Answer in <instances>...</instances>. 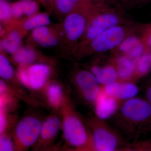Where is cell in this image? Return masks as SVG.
I'll return each instance as SVG.
<instances>
[{
  "label": "cell",
  "instance_id": "obj_1",
  "mask_svg": "<svg viewBox=\"0 0 151 151\" xmlns=\"http://www.w3.org/2000/svg\"><path fill=\"white\" fill-rule=\"evenodd\" d=\"M122 135L132 142L151 130V105L145 99L133 97L124 101L111 118Z\"/></svg>",
  "mask_w": 151,
  "mask_h": 151
},
{
  "label": "cell",
  "instance_id": "obj_2",
  "mask_svg": "<svg viewBox=\"0 0 151 151\" xmlns=\"http://www.w3.org/2000/svg\"><path fill=\"white\" fill-rule=\"evenodd\" d=\"M93 150L126 151L128 142L118 130L113 129L105 120L97 116L89 122Z\"/></svg>",
  "mask_w": 151,
  "mask_h": 151
},
{
  "label": "cell",
  "instance_id": "obj_3",
  "mask_svg": "<svg viewBox=\"0 0 151 151\" xmlns=\"http://www.w3.org/2000/svg\"><path fill=\"white\" fill-rule=\"evenodd\" d=\"M63 129L65 140L70 146L76 149L93 150L91 134L74 112H70L66 116Z\"/></svg>",
  "mask_w": 151,
  "mask_h": 151
},
{
  "label": "cell",
  "instance_id": "obj_4",
  "mask_svg": "<svg viewBox=\"0 0 151 151\" xmlns=\"http://www.w3.org/2000/svg\"><path fill=\"white\" fill-rule=\"evenodd\" d=\"M41 127L39 120L34 117L29 116L22 119L16 129L18 142L24 147L32 145L40 135Z\"/></svg>",
  "mask_w": 151,
  "mask_h": 151
},
{
  "label": "cell",
  "instance_id": "obj_5",
  "mask_svg": "<svg viewBox=\"0 0 151 151\" xmlns=\"http://www.w3.org/2000/svg\"><path fill=\"white\" fill-rule=\"evenodd\" d=\"M75 82L80 94L88 103L94 104L102 86L92 72L81 70L76 76Z\"/></svg>",
  "mask_w": 151,
  "mask_h": 151
},
{
  "label": "cell",
  "instance_id": "obj_6",
  "mask_svg": "<svg viewBox=\"0 0 151 151\" xmlns=\"http://www.w3.org/2000/svg\"><path fill=\"white\" fill-rule=\"evenodd\" d=\"M125 36L124 29L114 26L103 32L92 40V47L97 52H104L114 48L122 43Z\"/></svg>",
  "mask_w": 151,
  "mask_h": 151
},
{
  "label": "cell",
  "instance_id": "obj_7",
  "mask_svg": "<svg viewBox=\"0 0 151 151\" xmlns=\"http://www.w3.org/2000/svg\"><path fill=\"white\" fill-rule=\"evenodd\" d=\"M102 87L108 95L122 102L136 97L140 91L139 87L134 82L120 80Z\"/></svg>",
  "mask_w": 151,
  "mask_h": 151
},
{
  "label": "cell",
  "instance_id": "obj_8",
  "mask_svg": "<svg viewBox=\"0 0 151 151\" xmlns=\"http://www.w3.org/2000/svg\"><path fill=\"white\" fill-rule=\"evenodd\" d=\"M123 103L108 95L102 87L94 104L95 116L102 120L111 119L117 113Z\"/></svg>",
  "mask_w": 151,
  "mask_h": 151
},
{
  "label": "cell",
  "instance_id": "obj_9",
  "mask_svg": "<svg viewBox=\"0 0 151 151\" xmlns=\"http://www.w3.org/2000/svg\"><path fill=\"white\" fill-rule=\"evenodd\" d=\"M118 17L113 14H105L95 18L90 23L86 31V36L93 40L105 30L116 26L119 23Z\"/></svg>",
  "mask_w": 151,
  "mask_h": 151
},
{
  "label": "cell",
  "instance_id": "obj_10",
  "mask_svg": "<svg viewBox=\"0 0 151 151\" xmlns=\"http://www.w3.org/2000/svg\"><path fill=\"white\" fill-rule=\"evenodd\" d=\"M86 26V19L80 14H71L64 22V29L68 37L71 40L79 38L84 33Z\"/></svg>",
  "mask_w": 151,
  "mask_h": 151
},
{
  "label": "cell",
  "instance_id": "obj_11",
  "mask_svg": "<svg viewBox=\"0 0 151 151\" xmlns=\"http://www.w3.org/2000/svg\"><path fill=\"white\" fill-rule=\"evenodd\" d=\"M114 66L118 72V80L136 81V61L127 56H120L115 60Z\"/></svg>",
  "mask_w": 151,
  "mask_h": 151
},
{
  "label": "cell",
  "instance_id": "obj_12",
  "mask_svg": "<svg viewBox=\"0 0 151 151\" xmlns=\"http://www.w3.org/2000/svg\"><path fill=\"white\" fill-rule=\"evenodd\" d=\"M30 86L34 89L42 88L48 79L50 69L48 65L43 64H36L32 65L28 69Z\"/></svg>",
  "mask_w": 151,
  "mask_h": 151
},
{
  "label": "cell",
  "instance_id": "obj_13",
  "mask_svg": "<svg viewBox=\"0 0 151 151\" xmlns=\"http://www.w3.org/2000/svg\"><path fill=\"white\" fill-rule=\"evenodd\" d=\"M91 71L102 86L111 84L119 79L118 72L114 65H107L103 67L94 66Z\"/></svg>",
  "mask_w": 151,
  "mask_h": 151
},
{
  "label": "cell",
  "instance_id": "obj_14",
  "mask_svg": "<svg viewBox=\"0 0 151 151\" xmlns=\"http://www.w3.org/2000/svg\"><path fill=\"white\" fill-rule=\"evenodd\" d=\"M120 45V50L126 55L133 59H137L144 54L143 43L139 39L135 37L127 38Z\"/></svg>",
  "mask_w": 151,
  "mask_h": 151
},
{
  "label": "cell",
  "instance_id": "obj_15",
  "mask_svg": "<svg viewBox=\"0 0 151 151\" xmlns=\"http://www.w3.org/2000/svg\"><path fill=\"white\" fill-rule=\"evenodd\" d=\"M60 120L55 116L49 117L42 125L40 137L44 140H48L54 138L57 134L60 128Z\"/></svg>",
  "mask_w": 151,
  "mask_h": 151
},
{
  "label": "cell",
  "instance_id": "obj_16",
  "mask_svg": "<svg viewBox=\"0 0 151 151\" xmlns=\"http://www.w3.org/2000/svg\"><path fill=\"white\" fill-rule=\"evenodd\" d=\"M32 36L34 40L43 47H51L57 44L56 39L50 35L48 29L45 26L33 29Z\"/></svg>",
  "mask_w": 151,
  "mask_h": 151
},
{
  "label": "cell",
  "instance_id": "obj_17",
  "mask_svg": "<svg viewBox=\"0 0 151 151\" xmlns=\"http://www.w3.org/2000/svg\"><path fill=\"white\" fill-rule=\"evenodd\" d=\"M21 42V38L19 34L17 31H14L2 41L1 47L9 53H15L19 50Z\"/></svg>",
  "mask_w": 151,
  "mask_h": 151
},
{
  "label": "cell",
  "instance_id": "obj_18",
  "mask_svg": "<svg viewBox=\"0 0 151 151\" xmlns=\"http://www.w3.org/2000/svg\"><path fill=\"white\" fill-rule=\"evenodd\" d=\"M47 95L50 104L54 107H58L62 101V87L57 83H52L47 89Z\"/></svg>",
  "mask_w": 151,
  "mask_h": 151
},
{
  "label": "cell",
  "instance_id": "obj_19",
  "mask_svg": "<svg viewBox=\"0 0 151 151\" xmlns=\"http://www.w3.org/2000/svg\"><path fill=\"white\" fill-rule=\"evenodd\" d=\"M151 63L150 55L144 54L136 61V80L145 76L150 71Z\"/></svg>",
  "mask_w": 151,
  "mask_h": 151
},
{
  "label": "cell",
  "instance_id": "obj_20",
  "mask_svg": "<svg viewBox=\"0 0 151 151\" xmlns=\"http://www.w3.org/2000/svg\"><path fill=\"white\" fill-rule=\"evenodd\" d=\"M35 52L32 49L28 47H23L15 53L14 59L19 64L27 65L35 60Z\"/></svg>",
  "mask_w": 151,
  "mask_h": 151
},
{
  "label": "cell",
  "instance_id": "obj_21",
  "mask_svg": "<svg viewBox=\"0 0 151 151\" xmlns=\"http://www.w3.org/2000/svg\"><path fill=\"white\" fill-rule=\"evenodd\" d=\"M50 19L48 15L40 14L26 21L24 24V27L27 30L34 29L36 28L46 26L50 24Z\"/></svg>",
  "mask_w": 151,
  "mask_h": 151
},
{
  "label": "cell",
  "instance_id": "obj_22",
  "mask_svg": "<svg viewBox=\"0 0 151 151\" xmlns=\"http://www.w3.org/2000/svg\"><path fill=\"white\" fill-rule=\"evenodd\" d=\"M14 70L8 60L3 55H0V76L5 79H10L13 76Z\"/></svg>",
  "mask_w": 151,
  "mask_h": 151
},
{
  "label": "cell",
  "instance_id": "obj_23",
  "mask_svg": "<svg viewBox=\"0 0 151 151\" xmlns=\"http://www.w3.org/2000/svg\"><path fill=\"white\" fill-rule=\"evenodd\" d=\"M151 151V138L129 143L127 151Z\"/></svg>",
  "mask_w": 151,
  "mask_h": 151
},
{
  "label": "cell",
  "instance_id": "obj_24",
  "mask_svg": "<svg viewBox=\"0 0 151 151\" xmlns=\"http://www.w3.org/2000/svg\"><path fill=\"white\" fill-rule=\"evenodd\" d=\"M12 14V10L6 0H0V19L1 20L8 19Z\"/></svg>",
  "mask_w": 151,
  "mask_h": 151
},
{
  "label": "cell",
  "instance_id": "obj_25",
  "mask_svg": "<svg viewBox=\"0 0 151 151\" xmlns=\"http://www.w3.org/2000/svg\"><path fill=\"white\" fill-rule=\"evenodd\" d=\"M77 0H57L58 9L61 12L67 13L73 8Z\"/></svg>",
  "mask_w": 151,
  "mask_h": 151
},
{
  "label": "cell",
  "instance_id": "obj_26",
  "mask_svg": "<svg viewBox=\"0 0 151 151\" xmlns=\"http://www.w3.org/2000/svg\"><path fill=\"white\" fill-rule=\"evenodd\" d=\"M13 144L8 137L2 136L0 138V150L11 151L13 150Z\"/></svg>",
  "mask_w": 151,
  "mask_h": 151
},
{
  "label": "cell",
  "instance_id": "obj_27",
  "mask_svg": "<svg viewBox=\"0 0 151 151\" xmlns=\"http://www.w3.org/2000/svg\"><path fill=\"white\" fill-rule=\"evenodd\" d=\"M25 2H19L15 4L12 8V14L16 17H20L24 14Z\"/></svg>",
  "mask_w": 151,
  "mask_h": 151
},
{
  "label": "cell",
  "instance_id": "obj_28",
  "mask_svg": "<svg viewBox=\"0 0 151 151\" xmlns=\"http://www.w3.org/2000/svg\"><path fill=\"white\" fill-rule=\"evenodd\" d=\"M37 9V4L35 1H29L25 2L24 8V14L30 16L35 13Z\"/></svg>",
  "mask_w": 151,
  "mask_h": 151
},
{
  "label": "cell",
  "instance_id": "obj_29",
  "mask_svg": "<svg viewBox=\"0 0 151 151\" xmlns=\"http://www.w3.org/2000/svg\"><path fill=\"white\" fill-rule=\"evenodd\" d=\"M18 77L20 81L26 86H30V80L28 71L24 68H21L18 71Z\"/></svg>",
  "mask_w": 151,
  "mask_h": 151
},
{
  "label": "cell",
  "instance_id": "obj_30",
  "mask_svg": "<svg viewBox=\"0 0 151 151\" xmlns=\"http://www.w3.org/2000/svg\"><path fill=\"white\" fill-rule=\"evenodd\" d=\"M6 124L5 115L3 112V110L1 109L0 114V132L1 133L4 132Z\"/></svg>",
  "mask_w": 151,
  "mask_h": 151
},
{
  "label": "cell",
  "instance_id": "obj_31",
  "mask_svg": "<svg viewBox=\"0 0 151 151\" xmlns=\"http://www.w3.org/2000/svg\"><path fill=\"white\" fill-rule=\"evenodd\" d=\"M145 99L151 105V79L146 85L145 91Z\"/></svg>",
  "mask_w": 151,
  "mask_h": 151
},
{
  "label": "cell",
  "instance_id": "obj_32",
  "mask_svg": "<svg viewBox=\"0 0 151 151\" xmlns=\"http://www.w3.org/2000/svg\"><path fill=\"white\" fill-rule=\"evenodd\" d=\"M6 89V85L5 83L3 81L1 80L0 81V92L1 94H3L5 92Z\"/></svg>",
  "mask_w": 151,
  "mask_h": 151
},
{
  "label": "cell",
  "instance_id": "obj_33",
  "mask_svg": "<svg viewBox=\"0 0 151 151\" xmlns=\"http://www.w3.org/2000/svg\"><path fill=\"white\" fill-rule=\"evenodd\" d=\"M147 42L149 45L151 46V34L149 36L148 38Z\"/></svg>",
  "mask_w": 151,
  "mask_h": 151
},
{
  "label": "cell",
  "instance_id": "obj_34",
  "mask_svg": "<svg viewBox=\"0 0 151 151\" xmlns=\"http://www.w3.org/2000/svg\"><path fill=\"white\" fill-rule=\"evenodd\" d=\"M22 1H29L30 0H22Z\"/></svg>",
  "mask_w": 151,
  "mask_h": 151
},
{
  "label": "cell",
  "instance_id": "obj_35",
  "mask_svg": "<svg viewBox=\"0 0 151 151\" xmlns=\"http://www.w3.org/2000/svg\"><path fill=\"white\" fill-rule=\"evenodd\" d=\"M150 62L151 63V54H150Z\"/></svg>",
  "mask_w": 151,
  "mask_h": 151
},
{
  "label": "cell",
  "instance_id": "obj_36",
  "mask_svg": "<svg viewBox=\"0 0 151 151\" xmlns=\"http://www.w3.org/2000/svg\"><path fill=\"white\" fill-rule=\"evenodd\" d=\"M150 132H151V130Z\"/></svg>",
  "mask_w": 151,
  "mask_h": 151
}]
</instances>
